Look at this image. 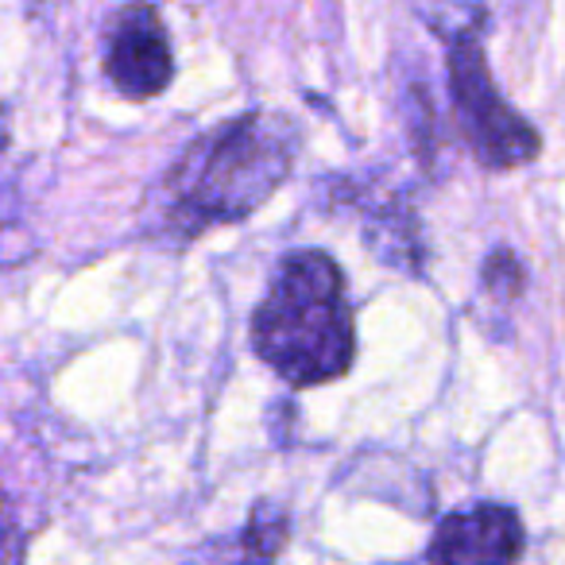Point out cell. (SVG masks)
<instances>
[{
    "mask_svg": "<svg viewBox=\"0 0 565 565\" xmlns=\"http://www.w3.org/2000/svg\"><path fill=\"white\" fill-rule=\"evenodd\" d=\"M299 156V128L282 113H244L202 132L156 182V225L194 241L213 225L244 221L287 182Z\"/></svg>",
    "mask_w": 565,
    "mask_h": 565,
    "instance_id": "6da1fadb",
    "label": "cell"
},
{
    "mask_svg": "<svg viewBox=\"0 0 565 565\" xmlns=\"http://www.w3.org/2000/svg\"><path fill=\"white\" fill-rule=\"evenodd\" d=\"M252 349L291 387H322L353 369V307L330 252L302 248L282 259L252 315Z\"/></svg>",
    "mask_w": 565,
    "mask_h": 565,
    "instance_id": "7a4b0ae2",
    "label": "cell"
},
{
    "mask_svg": "<svg viewBox=\"0 0 565 565\" xmlns=\"http://www.w3.org/2000/svg\"><path fill=\"white\" fill-rule=\"evenodd\" d=\"M449 94H454L472 156L488 171H515L539 156L542 140L534 125L503 102L488 74L477 28H465L449 40Z\"/></svg>",
    "mask_w": 565,
    "mask_h": 565,
    "instance_id": "3957f363",
    "label": "cell"
},
{
    "mask_svg": "<svg viewBox=\"0 0 565 565\" xmlns=\"http://www.w3.org/2000/svg\"><path fill=\"white\" fill-rule=\"evenodd\" d=\"M105 74L132 102L163 94L174 82V51L163 17L148 0H132L109 20L105 35Z\"/></svg>",
    "mask_w": 565,
    "mask_h": 565,
    "instance_id": "277c9868",
    "label": "cell"
},
{
    "mask_svg": "<svg viewBox=\"0 0 565 565\" xmlns=\"http://www.w3.org/2000/svg\"><path fill=\"white\" fill-rule=\"evenodd\" d=\"M523 523L503 503H477L441 519L430 542V565H515L523 557Z\"/></svg>",
    "mask_w": 565,
    "mask_h": 565,
    "instance_id": "5b68a950",
    "label": "cell"
},
{
    "mask_svg": "<svg viewBox=\"0 0 565 565\" xmlns=\"http://www.w3.org/2000/svg\"><path fill=\"white\" fill-rule=\"evenodd\" d=\"M244 542H248L256 554H275V550L287 542V515L275 511L271 503H259V508L252 511V523H248V531H244Z\"/></svg>",
    "mask_w": 565,
    "mask_h": 565,
    "instance_id": "8992f818",
    "label": "cell"
},
{
    "mask_svg": "<svg viewBox=\"0 0 565 565\" xmlns=\"http://www.w3.org/2000/svg\"><path fill=\"white\" fill-rule=\"evenodd\" d=\"M484 282L488 287H508L511 295H519L523 291V267H519V259L511 256L508 248H495L492 256H488V264H484Z\"/></svg>",
    "mask_w": 565,
    "mask_h": 565,
    "instance_id": "52a82bcc",
    "label": "cell"
}]
</instances>
